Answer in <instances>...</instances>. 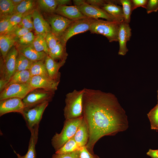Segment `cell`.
Masks as SVG:
<instances>
[{
  "mask_svg": "<svg viewBox=\"0 0 158 158\" xmlns=\"http://www.w3.org/2000/svg\"><path fill=\"white\" fill-rule=\"evenodd\" d=\"M83 116L89 132L85 146L92 153L95 144L102 137L114 135L128 127L125 111L116 97L100 90L84 88Z\"/></svg>",
  "mask_w": 158,
  "mask_h": 158,
  "instance_id": "cell-1",
  "label": "cell"
},
{
  "mask_svg": "<svg viewBox=\"0 0 158 158\" xmlns=\"http://www.w3.org/2000/svg\"><path fill=\"white\" fill-rule=\"evenodd\" d=\"M84 88L74 90L66 95L64 115L66 119L75 118L83 116V98Z\"/></svg>",
  "mask_w": 158,
  "mask_h": 158,
  "instance_id": "cell-2",
  "label": "cell"
},
{
  "mask_svg": "<svg viewBox=\"0 0 158 158\" xmlns=\"http://www.w3.org/2000/svg\"><path fill=\"white\" fill-rule=\"evenodd\" d=\"M83 119V116H82L65 120L61 132L56 133L51 140L52 145L56 152L74 137Z\"/></svg>",
  "mask_w": 158,
  "mask_h": 158,
  "instance_id": "cell-3",
  "label": "cell"
},
{
  "mask_svg": "<svg viewBox=\"0 0 158 158\" xmlns=\"http://www.w3.org/2000/svg\"><path fill=\"white\" fill-rule=\"evenodd\" d=\"M120 23L114 21L95 19L92 23L89 31L91 33L104 36L110 42H117Z\"/></svg>",
  "mask_w": 158,
  "mask_h": 158,
  "instance_id": "cell-4",
  "label": "cell"
},
{
  "mask_svg": "<svg viewBox=\"0 0 158 158\" xmlns=\"http://www.w3.org/2000/svg\"><path fill=\"white\" fill-rule=\"evenodd\" d=\"M49 102L46 101L31 107L25 108L21 113L30 131L39 125Z\"/></svg>",
  "mask_w": 158,
  "mask_h": 158,
  "instance_id": "cell-5",
  "label": "cell"
},
{
  "mask_svg": "<svg viewBox=\"0 0 158 158\" xmlns=\"http://www.w3.org/2000/svg\"><path fill=\"white\" fill-rule=\"evenodd\" d=\"M95 19L86 18L73 21L59 38L65 46L68 40L73 36L89 30L92 23Z\"/></svg>",
  "mask_w": 158,
  "mask_h": 158,
  "instance_id": "cell-6",
  "label": "cell"
},
{
  "mask_svg": "<svg viewBox=\"0 0 158 158\" xmlns=\"http://www.w3.org/2000/svg\"><path fill=\"white\" fill-rule=\"evenodd\" d=\"M18 51L15 47L10 50L4 59L1 60L0 79L8 83L16 72V59Z\"/></svg>",
  "mask_w": 158,
  "mask_h": 158,
  "instance_id": "cell-7",
  "label": "cell"
},
{
  "mask_svg": "<svg viewBox=\"0 0 158 158\" xmlns=\"http://www.w3.org/2000/svg\"><path fill=\"white\" fill-rule=\"evenodd\" d=\"M34 89L29 83L11 84L0 92V100L11 98L23 99Z\"/></svg>",
  "mask_w": 158,
  "mask_h": 158,
  "instance_id": "cell-8",
  "label": "cell"
},
{
  "mask_svg": "<svg viewBox=\"0 0 158 158\" xmlns=\"http://www.w3.org/2000/svg\"><path fill=\"white\" fill-rule=\"evenodd\" d=\"M55 92L42 89H35L22 99L25 108H30L46 101L49 102Z\"/></svg>",
  "mask_w": 158,
  "mask_h": 158,
  "instance_id": "cell-9",
  "label": "cell"
},
{
  "mask_svg": "<svg viewBox=\"0 0 158 158\" xmlns=\"http://www.w3.org/2000/svg\"><path fill=\"white\" fill-rule=\"evenodd\" d=\"M47 21L51 27V32L59 39L73 21L57 14H51L48 18Z\"/></svg>",
  "mask_w": 158,
  "mask_h": 158,
  "instance_id": "cell-10",
  "label": "cell"
},
{
  "mask_svg": "<svg viewBox=\"0 0 158 158\" xmlns=\"http://www.w3.org/2000/svg\"><path fill=\"white\" fill-rule=\"evenodd\" d=\"M25 108L22 99L11 98L0 100V116L11 112L21 113Z\"/></svg>",
  "mask_w": 158,
  "mask_h": 158,
  "instance_id": "cell-11",
  "label": "cell"
},
{
  "mask_svg": "<svg viewBox=\"0 0 158 158\" xmlns=\"http://www.w3.org/2000/svg\"><path fill=\"white\" fill-rule=\"evenodd\" d=\"M131 31L129 23L124 21L120 23L118 34V41L119 44L118 55L124 56L128 51L126 44L131 36Z\"/></svg>",
  "mask_w": 158,
  "mask_h": 158,
  "instance_id": "cell-12",
  "label": "cell"
},
{
  "mask_svg": "<svg viewBox=\"0 0 158 158\" xmlns=\"http://www.w3.org/2000/svg\"><path fill=\"white\" fill-rule=\"evenodd\" d=\"M59 82L49 77L36 75L31 77L29 84L34 89H42L55 92L57 89Z\"/></svg>",
  "mask_w": 158,
  "mask_h": 158,
  "instance_id": "cell-13",
  "label": "cell"
},
{
  "mask_svg": "<svg viewBox=\"0 0 158 158\" xmlns=\"http://www.w3.org/2000/svg\"><path fill=\"white\" fill-rule=\"evenodd\" d=\"M81 12L87 18L98 19L102 18L115 21L102 8L90 5L85 2L78 7Z\"/></svg>",
  "mask_w": 158,
  "mask_h": 158,
  "instance_id": "cell-14",
  "label": "cell"
},
{
  "mask_svg": "<svg viewBox=\"0 0 158 158\" xmlns=\"http://www.w3.org/2000/svg\"><path fill=\"white\" fill-rule=\"evenodd\" d=\"M32 18L36 35H42L45 37L47 33L51 32L49 23L44 19L38 10L35 9L33 11Z\"/></svg>",
  "mask_w": 158,
  "mask_h": 158,
  "instance_id": "cell-15",
  "label": "cell"
},
{
  "mask_svg": "<svg viewBox=\"0 0 158 158\" xmlns=\"http://www.w3.org/2000/svg\"><path fill=\"white\" fill-rule=\"evenodd\" d=\"M55 13L72 21L87 18L81 12L79 7L75 6H59Z\"/></svg>",
  "mask_w": 158,
  "mask_h": 158,
  "instance_id": "cell-16",
  "label": "cell"
},
{
  "mask_svg": "<svg viewBox=\"0 0 158 158\" xmlns=\"http://www.w3.org/2000/svg\"><path fill=\"white\" fill-rule=\"evenodd\" d=\"M66 60L57 62L47 55L44 62L49 77L55 81H59L60 68L64 64Z\"/></svg>",
  "mask_w": 158,
  "mask_h": 158,
  "instance_id": "cell-17",
  "label": "cell"
},
{
  "mask_svg": "<svg viewBox=\"0 0 158 158\" xmlns=\"http://www.w3.org/2000/svg\"><path fill=\"white\" fill-rule=\"evenodd\" d=\"M118 0H107V2L102 8L114 19L120 23L124 21L122 7L118 5Z\"/></svg>",
  "mask_w": 158,
  "mask_h": 158,
  "instance_id": "cell-18",
  "label": "cell"
},
{
  "mask_svg": "<svg viewBox=\"0 0 158 158\" xmlns=\"http://www.w3.org/2000/svg\"><path fill=\"white\" fill-rule=\"evenodd\" d=\"M16 48L19 52L33 62L44 61L48 55L44 52L37 51L32 45Z\"/></svg>",
  "mask_w": 158,
  "mask_h": 158,
  "instance_id": "cell-19",
  "label": "cell"
},
{
  "mask_svg": "<svg viewBox=\"0 0 158 158\" xmlns=\"http://www.w3.org/2000/svg\"><path fill=\"white\" fill-rule=\"evenodd\" d=\"M18 39L11 33L0 35V50L3 59L16 44Z\"/></svg>",
  "mask_w": 158,
  "mask_h": 158,
  "instance_id": "cell-20",
  "label": "cell"
},
{
  "mask_svg": "<svg viewBox=\"0 0 158 158\" xmlns=\"http://www.w3.org/2000/svg\"><path fill=\"white\" fill-rule=\"evenodd\" d=\"M39 125L30 131L31 136L30 138L28 149L26 154L22 156L14 150L18 158H36V153L35 145L38 138Z\"/></svg>",
  "mask_w": 158,
  "mask_h": 158,
  "instance_id": "cell-21",
  "label": "cell"
},
{
  "mask_svg": "<svg viewBox=\"0 0 158 158\" xmlns=\"http://www.w3.org/2000/svg\"><path fill=\"white\" fill-rule=\"evenodd\" d=\"M89 137V132L87 124L83 119L77 130L73 138L80 147L85 146Z\"/></svg>",
  "mask_w": 158,
  "mask_h": 158,
  "instance_id": "cell-22",
  "label": "cell"
},
{
  "mask_svg": "<svg viewBox=\"0 0 158 158\" xmlns=\"http://www.w3.org/2000/svg\"><path fill=\"white\" fill-rule=\"evenodd\" d=\"M31 77L29 70L16 71L11 78L6 87L13 83H29Z\"/></svg>",
  "mask_w": 158,
  "mask_h": 158,
  "instance_id": "cell-23",
  "label": "cell"
},
{
  "mask_svg": "<svg viewBox=\"0 0 158 158\" xmlns=\"http://www.w3.org/2000/svg\"><path fill=\"white\" fill-rule=\"evenodd\" d=\"M48 55L55 60L60 59L62 61L66 60L68 54L66 51V46L59 42L55 47L49 50Z\"/></svg>",
  "mask_w": 158,
  "mask_h": 158,
  "instance_id": "cell-24",
  "label": "cell"
},
{
  "mask_svg": "<svg viewBox=\"0 0 158 158\" xmlns=\"http://www.w3.org/2000/svg\"><path fill=\"white\" fill-rule=\"evenodd\" d=\"M35 1L32 0H23L15 7L14 14L20 13L24 15L32 12L35 6Z\"/></svg>",
  "mask_w": 158,
  "mask_h": 158,
  "instance_id": "cell-25",
  "label": "cell"
},
{
  "mask_svg": "<svg viewBox=\"0 0 158 158\" xmlns=\"http://www.w3.org/2000/svg\"><path fill=\"white\" fill-rule=\"evenodd\" d=\"M29 71L32 76L39 75L49 77L44 61L34 62Z\"/></svg>",
  "mask_w": 158,
  "mask_h": 158,
  "instance_id": "cell-26",
  "label": "cell"
},
{
  "mask_svg": "<svg viewBox=\"0 0 158 158\" xmlns=\"http://www.w3.org/2000/svg\"><path fill=\"white\" fill-rule=\"evenodd\" d=\"M15 7L11 0H0V18L11 16L13 14Z\"/></svg>",
  "mask_w": 158,
  "mask_h": 158,
  "instance_id": "cell-27",
  "label": "cell"
},
{
  "mask_svg": "<svg viewBox=\"0 0 158 158\" xmlns=\"http://www.w3.org/2000/svg\"><path fill=\"white\" fill-rule=\"evenodd\" d=\"M37 1L40 9L48 13H55L58 6L56 0H38Z\"/></svg>",
  "mask_w": 158,
  "mask_h": 158,
  "instance_id": "cell-28",
  "label": "cell"
},
{
  "mask_svg": "<svg viewBox=\"0 0 158 158\" xmlns=\"http://www.w3.org/2000/svg\"><path fill=\"white\" fill-rule=\"evenodd\" d=\"M34 62L18 52L16 66V71L29 70Z\"/></svg>",
  "mask_w": 158,
  "mask_h": 158,
  "instance_id": "cell-29",
  "label": "cell"
},
{
  "mask_svg": "<svg viewBox=\"0 0 158 158\" xmlns=\"http://www.w3.org/2000/svg\"><path fill=\"white\" fill-rule=\"evenodd\" d=\"M32 46L37 51L44 52L48 55L49 49L45 38L42 35H36Z\"/></svg>",
  "mask_w": 158,
  "mask_h": 158,
  "instance_id": "cell-30",
  "label": "cell"
},
{
  "mask_svg": "<svg viewBox=\"0 0 158 158\" xmlns=\"http://www.w3.org/2000/svg\"><path fill=\"white\" fill-rule=\"evenodd\" d=\"M81 147L75 140L73 137L67 141L60 148L55 152L56 154L71 152L78 150Z\"/></svg>",
  "mask_w": 158,
  "mask_h": 158,
  "instance_id": "cell-31",
  "label": "cell"
},
{
  "mask_svg": "<svg viewBox=\"0 0 158 158\" xmlns=\"http://www.w3.org/2000/svg\"><path fill=\"white\" fill-rule=\"evenodd\" d=\"M119 4L122 5L124 18V21L129 23L132 11V6L130 0H118Z\"/></svg>",
  "mask_w": 158,
  "mask_h": 158,
  "instance_id": "cell-32",
  "label": "cell"
},
{
  "mask_svg": "<svg viewBox=\"0 0 158 158\" xmlns=\"http://www.w3.org/2000/svg\"><path fill=\"white\" fill-rule=\"evenodd\" d=\"M35 37L31 31L28 32L18 39L16 44V47L32 45Z\"/></svg>",
  "mask_w": 158,
  "mask_h": 158,
  "instance_id": "cell-33",
  "label": "cell"
},
{
  "mask_svg": "<svg viewBox=\"0 0 158 158\" xmlns=\"http://www.w3.org/2000/svg\"><path fill=\"white\" fill-rule=\"evenodd\" d=\"M152 129L158 130V103L147 114Z\"/></svg>",
  "mask_w": 158,
  "mask_h": 158,
  "instance_id": "cell-34",
  "label": "cell"
},
{
  "mask_svg": "<svg viewBox=\"0 0 158 158\" xmlns=\"http://www.w3.org/2000/svg\"><path fill=\"white\" fill-rule=\"evenodd\" d=\"M11 16L0 18V35L8 34L14 29L11 27L9 19Z\"/></svg>",
  "mask_w": 158,
  "mask_h": 158,
  "instance_id": "cell-35",
  "label": "cell"
},
{
  "mask_svg": "<svg viewBox=\"0 0 158 158\" xmlns=\"http://www.w3.org/2000/svg\"><path fill=\"white\" fill-rule=\"evenodd\" d=\"M44 38L49 49L54 47L60 42L58 38L52 32L47 33Z\"/></svg>",
  "mask_w": 158,
  "mask_h": 158,
  "instance_id": "cell-36",
  "label": "cell"
},
{
  "mask_svg": "<svg viewBox=\"0 0 158 158\" xmlns=\"http://www.w3.org/2000/svg\"><path fill=\"white\" fill-rule=\"evenodd\" d=\"M51 158H80L79 150L69 153L53 154Z\"/></svg>",
  "mask_w": 158,
  "mask_h": 158,
  "instance_id": "cell-37",
  "label": "cell"
},
{
  "mask_svg": "<svg viewBox=\"0 0 158 158\" xmlns=\"http://www.w3.org/2000/svg\"><path fill=\"white\" fill-rule=\"evenodd\" d=\"M30 31L31 30L18 25L9 33L12 34L18 39Z\"/></svg>",
  "mask_w": 158,
  "mask_h": 158,
  "instance_id": "cell-38",
  "label": "cell"
},
{
  "mask_svg": "<svg viewBox=\"0 0 158 158\" xmlns=\"http://www.w3.org/2000/svg\"><path fill=\"white\" fill-rule=\"evenodd\" d=\"M145 9L148 14L158 11V0H148Z\"/></svg>",
  "mask_w": 158,
  "mask_h": 158,
  "instance_id": "cell-39",
  "label": "cell"
},
{
  "mask_svg": "<svg viewBox=\"0 0 158 158\" xmlns=\"http://www.w3.org/2000/svg\"><path fill=\"white\" fill-rule=\"evenodd\" d=\"M79 151L80 158H100L97 155L90 152L85 146L81 147Z\"/></svg>",
  "mask_w": 158,
  "mask_h": 158,
  "instance_id": "cell-40",
  "label": "cell"
},
{
  "mask_svg": "<svg viewBox=\"0 0 158 158\" xmlns=\"http://www.w3.org/2000/svg\"><path fill=\"white\" fill-rule=\"evenodd\" d=\"M23 15L20 13H15L11 16L9 22L10 25L13 28L19 24Z\"/></svg>",
  "mask_w": 158,
  "mask_h": 158,
  "instance_id": "cell-41",
  "label": "cell"
},
{
  "mask_svg": "<svg viewBox=\"0 0 158 158\" xmlns=\"http://www.w3.org/2000/svg\"><path fill=\"white\" fill-rule=\"evenodd\" d=\"M132 9L133 11L135 9L139 7L145 8L147 3V0H131Z\"/></svg>",
  "mask_w": 158,
  "mask_h": 158,
  "instance_id": "cell-42",
  "label": "cell"
},
{
  "mask_svg": "<svg viewBox=\"0 0 158 158\" xmlns=\"http://www.w3.org/2000/svg\"><path fill=\"white\" fill-rule=\"evenodd\" d=\"M107 2V0H87L86 2L92 6L101 8Z\"/></svg>",
  "mask_w": 158,
  "mask_h": 158,
  "instance_id": "cell-43",
  "label": "cell"
},
{
  "mask_svg": "<svg viewBox=\"0 0 158 158\" xmlns=\"http://www.w3.org/2000/svg\"><path fill=\"white\" fill-rule=\"evenodd\" d=\"M146 154L151 158H158V150L149 149Z\"/></svg>",
  "mask_w": 158,
  "mask_h": 158,
  "instance_id": "cell-44",
  "label": "cell"
},
{
  "mask_svg": "<svg viewBox=\"0 0 158 158\" xmlns=\"http://www.w3.org/2000/svg\"><path fill=\"white\" fill-rule=\"evenodd\" d=\"M58 6H68L72 4V1L70 0H56Z\"/></svg>",
  "mask_w": 158,
  "mask_h": 158,
  "instance_id": "cell-45",
  "label": "cell"
},
{
  "mask_svg": "<svg viewBox=\"0 0 158 158\" xmlns=\"http://www.w3.org/2000/svg\"><path fill=\"white\" fill-rule=\"evenodd\" d=\"M73 1V3L74 6L79 7L85 3L86 0H74Z\"/></svg>",
  "mask_w": 158,
  "mask_h": 158,
  "instance_id": "cell-46",
  "label": "cell"
},
{
  "mask_svg": "<svg viewBox=\"0 0 158 158\" xmlns=\"http://www.w3.org/2000/svg\"><path fill=\"white\" fill-rule=\"evenodd\" d=\"M12 3L16 7L19 5L23 0H11Z\"/></svg>",
  "mask_w": 158,
  "mask_h": 158,
  "instance_id": "cell-47",
  "label": "cell"
},
{
  "mask_svg": "<svg viewBox=\"0 0 158 158\" xmlns=\"http://www.w3.org/2000/svg\"><path fill=\"white\" fill-rule=\"evenodd\" d=\"M157 97L158 103V90L157 91Z\"/></svg>",
  "mask_w": 158,
  "mask_h": 158,
  "instance_id": "cell-48",
  "label": "cell"
}]
</instances>
